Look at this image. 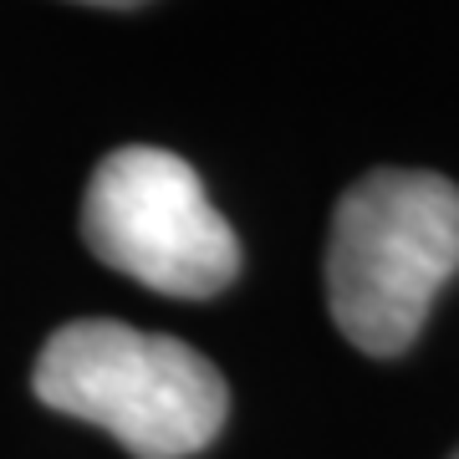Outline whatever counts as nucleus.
Returning <instances> with one entry per match:
<instances>
[{"instance_id":"f257e3e1","label":"nucleus","mask_w":459,"mask_h":459,"mask_svg":"<svg viewBox=\"0 0 459 459\" xmlns=\"http://www.w3.org/2000/svg\"><path fill=\"white\" fill-rule=\"evenodd\" d=\"M459 271V184L429 169H373L332 214L327 307L342 337L394 358Z\"/></svg>"},{"instance_id":"f03ea898","label":"nucleus","mask_w":459,"mask_h":459,"mask_svg":"<svg viewBox=\"0 0 459 459\" xmlns=\"http://www.w3.org/2000/svg\"><path fill=\"white\" fill-rule=\"evenodd\" d=\"M31 388L56 413L108 429L138 459L199 455L230 413V388L204 352L102 316L51 332Z\"/></svg>"},{"instance_id":"7ed1b4c3","label":"nucleus","mask_w":459,"mask_h":459,"mask_svg":"<svg viewBox=\"0 0 459 459\" xmlns=\"http://www.w3.org/2000/svg\"><path fill=\"white\" fill-rule=\"evenodd\" d=\"M82 240L102 265L184 301L225 291L240 276L235 230L210 204L199 174L169 148L128 143L92 169Z\"/></svg>"},{"instance_id":"20e7f679","label":"nucleus","mask_w":459,"mask_h":459,"mask_svg":"<svg viewBox=\"0 0 459 459\" xmlns=\"http://www.w3.org/2000/svg\"><path fill=\"white\" fill-rule=\"evenodd\" d=\"M82 5H108V11H128V5H143V0H82Z\"/></svg>"},{"instance_id":"39448f33","label":"nucleus","mask_w":459,"mask_h":459,"mask_svg":"<svg viewBox=\"0 0 459 459\" xmlns=\"http://www.w3.org/2000/svg\"><path fill=\"white\" fill-rule=\"evenodd\" d=\"M455 459H459V455H455Z\"/></svg>"}]
</instances>
